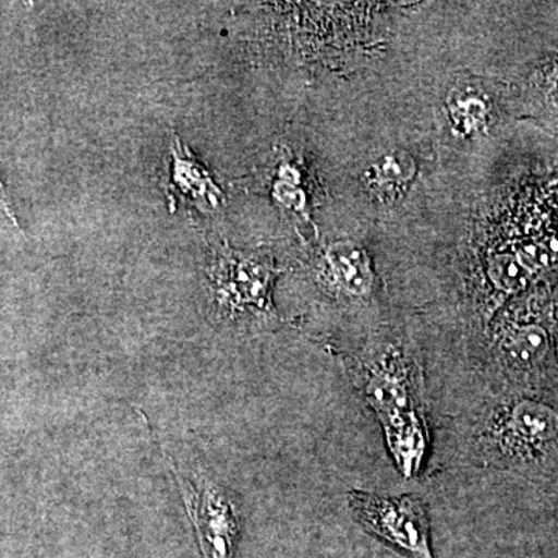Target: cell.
Listing matches in <instances>:
<instances>
[{"instance_id":"obj_12","label":"cell","mask_w":558,"mask_h":558,"mask_svg":"<svg viewBox=\"0 0 558 558\" xmlns=\"http://www.w3.org/2000/svg\"><path fill=\"white\" fill-rule=\"evenodd\" d=\"M0 209H2V211L5 213V215L9 216V218L17 226L16 218H14V213L11 211L9 197H7V191L3 189L2 182H0Z\"/></svg>"},{"instance_id":"obj_11","label":"cell","mask_w":558,"mask_h":558,"mask_svg":"<svg viewBox=\"0 0 558 558\" xmlns=\"http://www.w3.org/2000/svg\"><path fill=\"white\" fill-rule=\"evenodd\" d=\"M488 277L499 290L519 292L526 286L527 269L519 258L509 255H497L488 263Z\"/></svg>"},{"instance_id":"obj_5","label":"cell","mask_w":558,"mask_h":558,"mask_svg":"<svg viewBox=\"0 0 558 558\" xmlns=\"http://www.w3.org/2000/svg\"><path fill=\"white\" fill-rule=\"evenodd\" d=\"M366 396L385 425L414 416L411 373L400 360H385L371 369L366 381Z\"/></svg>"},{"instance_id":"obj_4","label":"cell","mask_w":558,"mask_h":558,"mask_svg":"<svg viewBox=\"0 0 558 558\" xmlns=\"http://www.w3.org/2000/svg\"><path fill=\"white\" fill-rule=\"evenodd\" d=\"M557 432V414L542 403L526 400L513 403L488 427L492 442L512 457L534 453L556 438Z\"/></svg>"},{"instance_id":"obj_6","label":"cell","mask_w":558,"mask_h":558,"mask_svg":"<svg viewBox=\"0 0 558 558\" xmlns=\"http://www.w3.org/2000/svg\"><path fill=\"white\" fill-rule=\"evenodd\" d=\"M168 194L171 202L175 194H180L183 199L193 202L194 207L199 208L202 213L215 211L223 204V191L216 185L207 168L179 137H174V143H171V178Z\"/></svg>"},{"instance_id":"obj_9","label":"cell","mask_w":558,"mask_h":558,"mask_svg":"<svg viewBox=\"0 0 558 558\" xmlns=\"http://www.w3.org/2000/svg\"><path fill=\"white\" fill-rule=\"evenodd\" d=\"M449 113L451 124L458 134L472 135L486 126L488 106L480 95L462 92L450 98Z\"/></svg>"},{"instance_id":"obj_3","label":"cell","mask_w":558,"mask_h":558,"mask_svg":"<svg viewBox=\"0 0 558 558\" xmlns=\"http://www.w3.org/2000/svg\"><path fill=\"white\" fill-rule=\"evenodd\" d=\"M165 458L175 475L183 506L196 531L202 557L231 558L240 534V519L233 499L205 476L197 481L183 478L168 453Z\"/></svg>"},{"instance_id":"obj_10","label":"cell","mask_w":558,"mask_h":558,"mask_svg":"<svg viewBox=\"0 0 558 558\" xmlns=\"http://www.w3.org/2000/svg\"><path fill=\"white\" fill-rule=\"evenodd\" d=\"M546 348H548V340H546L545 332L535 326L515 330L505 341V349L509 357L513 362L524 363V365L538 362L545 354Z\"/></svg>"},{"instance_id":"obj_1","label":"cell","mask_w":558,"mask_h":558,"mask_svg":"<svg viewBox=\"0 0 558 558\" xmlns=\"http://www.w3.org/2000/svg\"><path fill=\"white\" fill-rule=\"evenodd\" d=\"M348 499L352 515L371 534L405 550L411 557L435 558L429 546V520L424 499L413 495L380 497L363 490H352Z\"/></svg>"},{"instance_id":"obj_2","label":"cell","mask_w":558,"mask_h":558,"mask_svg":"<svg viewBox=\"0 0 558 558\" xmlns=\"http://www.w3.org/2000/svg\"><path fill=\"white\" fill-rule=\"evenodd\" d=\"M279 270L270 256L238 252L222 245L208 269L215 299L231 315L270 314L271 284Z\"/></svg>"},{"instance_id":"obj_7","label":"cell","mask_w":558,"mask_h":558,"mask_svg":"<svg viewBox=\"0 0 558 558\" xmlns=\"http://www.w3.org/2000/svg\"><path fill=\"white\" fill-rule=\"evenodd\" d=\"M326 263L332 284L344 295L363 299L374 286L368 253L351 241H340L326 250Z\"/></svg>"},{"instance_id":"obj_8","label":"cell","mask_w":558,"mask_h":558,"mask_svg":"<svg viewBox=\"0 0 558 558\" xmlns=\"http://www.w3.org/2000/svg\"><path fill=\"white\" fill-rule=\"evenodd\" d=\"M416 174V163L407 153L385 154L369 170L371 183L376 189L396 191L409 185Z\"/></svg>"}]
</instances>
